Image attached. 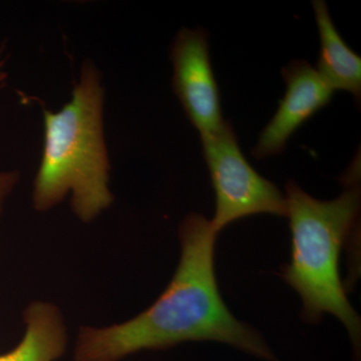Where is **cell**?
<instances>
[{
	"label": "cell",
	"instance_id": "cell-1",
	"mask_svg": "<svg viewBox=\"0 0 361 361\" xmlns=\"http://www.w3.org/2000/svg\"><path fill=\"white\" fill-rule=\"evenodd\" d=\"M179 234L180 262L166 290L129 322L80 329L75 360L118 361L146 349L201 341L223 342L275 360L262 336L237 320L221 296L214 262L218 233L211 221L201 214H190L180 223Z\"/></svg>",
	"mask_w": 361,
	"mask_h": 361
},
{
	"label": "cell",
	"instance_id": "cell-2",
	"mask_svg": "<svg viewBox=\"0 0 361 361\" xmlns=\"http://www.w3.org/2000/svg\"><path fill=\"white\" fill-rule=\"evenodd\" d=\"M104 104L101 73L85 61L70 101L58 111L44 109V147L33 182L35 210H51L71 194L73 213L90 222L113 203Z\"/></svg>",
	"mask_w": 361,
	"mask_h": 361
},
{
	"label": "cell",
	"instance_id": "cell-3",
	"mask_svg": "<svg viewBox=\"0 0 361 361\" xmlns=\"http://www.w3.org/2000/svg\"><path fill=\"white\" fill-rule=\"evenodd\" d=\"M287 217L290 220L291 260L283 279L301 297L302 317L316 323L324 313L336 316L360 350V315L349 302L339 275V257L355 228L360 207L356 166L346 174L343 193L320 201L293 180L286 184Z\"/></svg>",
	"mask_w": 361,
	"mask_h": 361
},
{
	"label": "cell",
	"instance_id": "cell-4",
	"mask_svg": "<svg viewBox=\"0 0 361 361\" xmlns=\"http://www.w3.org/2000/svg\"><path fill=\"white\" fill-rule=\"evenodd\" d=\"M204 158L216 194L215 231L258 214L287 217L286 198L272 182L259 175L240 149L231 123L201 135Z\"/></svg>",
	"mask_w": 361,
	"mask_h": 361
},
{
	"label": "cell",
	"instance_id": "cell-5",
	"mask_svg": "<svg viewBox=\"0 0 361 361\" xmlns=\"http://www.w3.org/2000/svg\"><path fill=\"white\" fill-rule=\"evenodd\" d=\"M173 89L200 135L219 129L224 118L219 89L209 56V35L203 28H180L171 47Z\"/></svg>",
	"mask_w": 361,
	"mask_h": 361
},
{
	"label": "cell",
	"instance_id": "cell-6",
	"mask_svg": "<svg viewBox=\"0 0 361 361\" xmlns=\"http://www.w3.org/2000/svg\"><path fill=\"white\" fill-rule=\"evenodd\" d=\"M286 92L272 120L259 137L252 155L257 159L278 155L306 121L331 101L334 90L305 61H292L282 68Z\"/></svg>",
	"mask_w": 361,
	"mask_h": 361
},
{
	"label": "cell",
	"instance_id": "cell-7",
	"mask_svg": "<svg viewBox=\"0 0 361 361\" xmlns=\"http://www.w3.org/2000/svg\"><path fill=\"white\" fill-rule=\"evenodd\" d=\"M320 39L317 73L332 90L350 92L357 101L361 97V59L346 44L337 32L326 2L312 1Z\"/></svg>",
	"mask_w": 361,
	"mask_h": 361
},
{
	"label": "cell",
	"instance_id": "cell-8",
	"mask_svg": "<svg viewBox=\"0 0 361 361\" xmlns=\"http://www.w3.org/2000/svg\"><path fill=\"white\" fill-rule=\"evenodd\" d=\"M25 334L0 361H56L63 355L66 330L61 312L47 302H33L25 311Z\"/></svg>",
	"mask_w": 361,
	"mask_h": 361
},
{
	"label": "cell",
	"instance_id": "cell-9",
	"mask_svg": "<svg viewBox=\"0 0 361 361\" xmlns=\"http://www.w3.org/2000/svg\"><path fill=\"white\" fill-rule=\"evenodd\" d=\"M20 174L18 171L0 169V218L4 213L7 199L20 182Z\"/></svg>",
	"mask_w": 361,
	"mask_h": 361
},
{
	"label": "cell",
	"instance_id": "cell-10",
	"mask_svg": "<svg viewBox=\"0 0 361 361\" xmlns=\"http://www.w3.org/2000/svg\"><path fill=\"white\" fill-rule=\"evenodd\" d=\"M6 59H4V54H2V49H0V89L4 87L7 80V73L4 70V66H6Z\"/></svg>",
	"mask_w": 361,
	"mask_h": 361
}]
</instances>
